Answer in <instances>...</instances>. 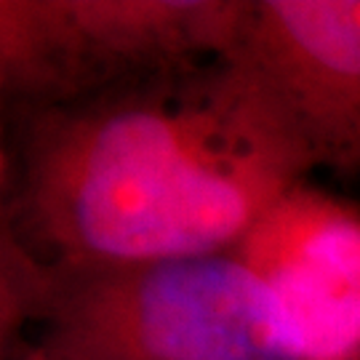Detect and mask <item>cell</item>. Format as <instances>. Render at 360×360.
Segmentation results:
<instances>
[{"mask_svg":"<svg viewBox=\"0 0 360 360\" xmlns=\"http://www.w3.org/2000/svg\"><path fill=\"white\" fill-rule=\"evenodd\" d=\"M232 53L270 91L315 168L360 176V0H248Z\"/></svg>","mask_w":360,"mask_h":360,"instance_id":"obj_4","label":"cell"},{"mask_svg":"<svg viewBox=\"0 0 360 360\" xmlns=\"http://www.w3.org/2000/svg\"><path fill=\"white\" fill-rule=\"evenodd\" d=\"M312 171L285 112L230 51L3 117L0 248L46 267L232 251Z\"/></svg>","mask_w":360,"mask_h":360,"instance_id":"obj_1","label":"cell"},{"mask_svg":"<svg viewBox=\"0 0 360 360\" xmlns=\"http://www.w3.org/2000/svg\"><path fill=\"white\" fill-rule=\"evenodd\" d=\"M3 360H302L235 251L46 267L0 248Z\"/></svg>","mask_w":360,"mask_h":360,"instance_id":"obj_2","label":"cell"},{"mask_svg":"<svg viewBox=\"0 0 360 360\" xmlns=\"http://www.w3.org/2000/svg\"><path fill=\"white\" fill-rule=\"evenodd\" d=\"M278 299L302 360H360V208L307 181L232 248Z\"/></svg>","mask_w":360,"mask_h":360,"instance_id":"obj_5","label":"cell"},{"mask_svg":"<svg viewBox=\"0 0 360 360\" xmlns=\"http://www.w3.org/2000/svg\"><path fill=\"white\" fill-rule=\"evenodd\" d=\"M248 0H0L3 117L230 53Z\"/></svg>","mask_w":360,"mask_h":360,"instance_id":"obj_3","label":"cell"}]
</instances>
